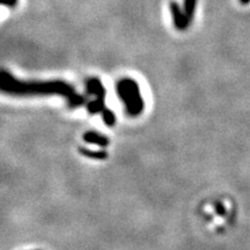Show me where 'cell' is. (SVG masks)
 I'll return each instance as SVG.
<instances>
[{"label": "cell", "instance_id": "52a82bcc", "mask_svg": "<svg viewBox=\"0 0 250 250\" xmlns=\"http://www.w3.org/2000/svg\"><path fill=\"white\" fill-rule=\"evenodd\" d=\"M196 7H197V0H184L183 11L188 17V19H189L190 22H191L193 15H195Z\"/></svg>", "mask_w": 250, "mask_h": 250}, {"label": "cell", "instance_id": "9c48e42d", "mask_svg": "<svg viewBox=\"0 0 250 250\" xmlns=\"http://www.w3.org/2000/svg\"><path fill=\"white\" fill-rule=\"evenodd\" d=\"M104 108V100L96 99L95 101L90 102L88 104V111L90 114H98V112L102 111Z\"/></svg>", "mask_w": 250, "mask_h": 250}, {"label": "cell", "instance_id": "7a4b0ae2", "mask_svg": "<svg viewBox=\"0 0 250 250\" xmlns=\"http://www.w3.org/2000/svg\"><path fill=\"white\" fill-rule=\"evenodd\" d=\"M117 94L126 108L130 116H138L144 110V100L137 81L133 79H123L117 83Z\"/></svg>", "mask_w": 250, "mask_h": 250}, {"label": "cell", "instance_id": "8fae6325", "mask_svg": "<svg viewBox=\"0 0 250 250\" xmlns=\"http://www.w3.org/2000/svg\"><path fill=\"white\" fill-rule=\"evenodd\" d=\"M215 210H217V213L219 215L225 214V208L223 206V204H220V203H217V204H215Z\"/></svg>", "mask_w": 250, "mask_h": 250}, {"label": "cell", "instance_id": "277c9868", "mask_svg": "<svg viewBox=\"0 0 250 250\" xmlns=\"http://www.w3.org/2000/svg\"><path fill=\"white\" fill-rule=\"evenodd\" d=\"M86 87L87 93L90 94V95H95L96 99H105V89L98 78H92V79H89L87 81Z\"/></svg>", "mask_w": 250, "mask_h": 250}, {"label": "cell", "instance_id": "5b68a950", "mask_svg": "<svg viewBox=\"0 0 250 250\" xmlns=\"http://www.w3.org/2000/svg\"><path fill=\"white\" fill-rule=\"evenodd\" d=\"M83 140L88 144H93V145H98L100 147H107L109 145V139L105 136H102L98 132L94 131H88L83 134Z\"/></svg>", "mask_w": 250, "mask_h": 250}, {"label": "cell", "instance_id": "ba28073f", "mask_svg": "<svg viewBox=\"0 0 250 250\" xmlns=\"http://www.w3.org/2000/svg\"><path fill=\"white\" fill-rule=\"evenodd\" d=\"M101 112H102L103 122H104L105 125H108V126H114L115 123H116V116H115L114 111L104 107Z\"/></svg>", "mask_w": 250, "mask_h": 250}, {"label": "cell", "instance_id": "7c38bea8", "mask_svg": "<svg viewBox=\"0 0 250 250\" xmlns=\"http://www.w3.org/2000/svg\"><path fill=\"white\" fill-rule=\"evenodd\" d=\"M240 2H241V4H243V5H247V4H249L250 0H240Z\"/></svg>", "mask_w": 250, "mask_h": 250}, {"label": "cell", "instance_id": "6da1fadb", "mask_svg": "<svg viewBox=\"0 0 250 250\" xmlns=\"http://www.w3.org/2000/svg\"><path fill=\"white\" fill-rule=\"evenodd\" d=\"M7 74V73H6ZM8 77V76H7ZM2 86H8V92H14L17 94H61V95L67 96L68 104L71 108L79 107L83 102H85V98L77 95L73 88L66 83H35L27 85L23 83H18L11 77H8V83L2 81Z\"/></svg>", "mask_w": 250, "mask_h": 250}, {"label": "cell", "instance_id": "3957f363", "mask_svg": "<svg viewBox=\"0 0 250 250\" xmlns=\"http://www.w3.org/2000/svg\"><path fill=\"white\" fill-rule=\"evenodd\" d=\"M169 9L171 13V18H173L174 26L179 30H186L188 26L190 24V21L188 17L184 13V11L181 8V6L177 4L176 1H170Z\"/></svg>", "mask_w": 250, "mask_h": 250}, {"label": "cell", "instance_id": "8992f818", "mask_svg": "<svg viewBox=\"0 0 250 250\" xmlns=\"http://www.w3.org/2000/svg\"><path fill=\"white\" fill-rule=\"evenodd\" d=\"M80 154L85 155L86 158L96 159V160H105L108 158V153L105 151H89L87 148L79 147Z\"/></svg>", "mask_w": 250, "mask_h": 250}, {"label": "cell", "instance_id": "30bf717a", "mask_svg": "<svg viewBox=\"0 0 250 250\" xmlns=\"http://www.w3.org/2000/svg\"><path fill=\"white\" fill-rule=\"evenodd\" d=\"M0 2H1V5L5 6V7L14 8L15 6L18 5L19 0H0Z\"/></svg>", "mask_w": 250, "mask_h": 250}]
</instances>
